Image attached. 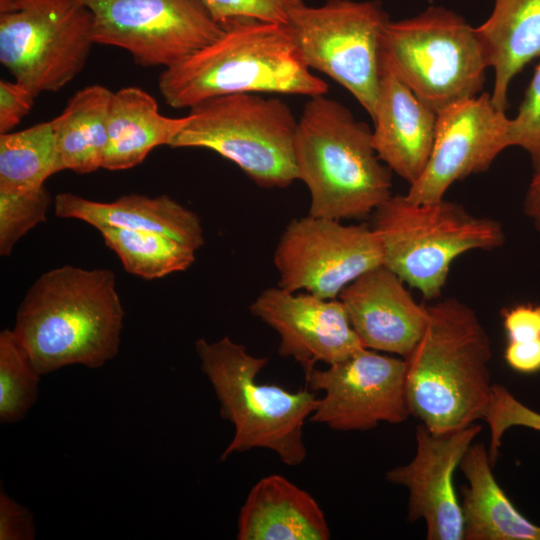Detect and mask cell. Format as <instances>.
Here are the masks:
<instances>
[{
    "label": "cell",
    "instance_id": "36",
    "mask_svg": "<svg viewBox=\"0 0 540 540\" xmlns=\"http://www.w3.org/2000/svg\"><path fill=\"white\" fill-rule=\"evenodd\" d=\"M533 168V176L524 200V212L540 232V162L533 164Z\"/></svg>",
    "mask_w": 540,
    "mask_h": 540
},
{
    "label": "cell",
    "instance_id": "2",
    "mask_svg": "<svg viewBox=\"0 0 540 540\" xmlns=\"http://www.w3.org/2000/svg\"><path fill=\"white\" fill-rule=\"evenodd\" d=\"M221 24L215 41L161 72L158 87L171 107L191 108L237 93L313 97L328 92L326 82L305 64L288 24L253 18Z\"/></svg>",
    "mask_w": 540,
    "mask_h": 540
},
{
    "label": "cell",
    "instance_id": "30",
    "mask_svg": "<svg viewBox=\"0 0 540 540\" xmlns=\"http://www.w3.org/2000/svg\"><path fill=\"white\" fill-rule=\"evenodd\" d=\"M508 145L527 151L533 164L540 162V63L518 113L509 120Z\"/></svg>",
    "mask_w": 540,
    "mask_h": 540
},
{
    "label": "cell",
    "instance_id": "20",
    "mask_svg": "<svg viewBox=\"0 0 540 540\" xmlns=\"http://www.w3.org/2000/svg\"><path fill=\"white\" fill-rule=\"evenodd\" d=\"M330 536L317 501L278 474L254 484L238 515V540H328Z\"/></svg>",
    "mask_w": 540,
    "mask_h": 540
},
{
    "label": "cell",
    "instance_id": "27",
    "mask_svg": "<svg viewBox=\"0 0 540 540\" xmlns=\"http://www.w3.org/2000/svg\"><path fill=\"white\" fill-rule=\"evenodd\" d=\"M40 374L12 329L0 333V422L14 424L29 412L38 397Z\"/></svg>",
    "mask_w": 540,
    "mask_h": 540
},
{
    "label": "cell",
    "instance_id": "15",
    "mask_svg": "<svg viewBox=\"0 0 540 540\" xmlns=\"http://www.w3.org/2000/svg\"><path fill=\"white\" fill-rule=\"evenodd\" d=\"M482 426L434 433L424 424L416 428V453L406 465L386 473L388 482L409 491L407 521L423 519L428 540H463L464 522L453 476Z\"/></svg>",
    "mask_w": 540,
    "mask_h": 540
},
{
    "label": "cell",
    "instance_id": "14",
    "mask_svg": "<svg viewBox=\"0 0 540 540\" xmlns=\"http://www.w3.org/2000/svg\"><path fill=\"white\" fill-rule=\"evenodd\" d=\"M509 120L491 94L455 102L437 112L435 139L421 176L405 194L414 203L444 198L451 185L488 170L508 145Z\"/></svg>",
    "mask_w": 540,
    "mask_h": 540
},
{
    "label": "cell",
    "instance_id": "18",
    "mask_svg": "<svg viewBox=\"0 0 540 540\" xmlns=\"http://www.w3.org/2000/svg\"><path fill=\"white\" fill-rule=\"evenodd\" d=\"M372 121V144L378 158L409 185L413 184L429 161L437 112L383 65Z\"/></svg>",
    "mask_w": 540,
    "mask_h": 540
},
{
    "label": "cell",
    "instance_id": "9",
    "mask_svg": "<svg viewBox=\"0 0 540 540\" xmlns=\"http://www.w3.org/2000/svg\"><path fill=\"white\" fill-rule=\"evenodd\" d=\"M93 44L81 0H0V62L36 97L71 82Z\"/></svg>",
    "mask_w": 540,
    "mask_h": 540
},
{
    "label": "cell",
    "instance_id": "6",
    "mask_svg": "<svg viewBox=\"0 0 540 540\" xmlns=\"http://www.w3.org/2000/svg\"><path fill=\"white\" fill-rule=\"evenodd\" d=\"M372 215L383 265L427 300L441 295L456 258L496 249L505 241L499 222L445 198L414 203L406 195H391Z\"/></svg>",
    "mask_w": 540,
    "mask_h": 540
},
{
    "label": "cell",
    "instance_id": "19",
    "mask_svg": "<svg viewBox=\"0 0 540 540\" xmlns=\"http://www.w3.org/2000/svg\"><path fill=\"white\" fill-rule=\"evenodd\" d=\"M54 211L57 217L78 219L96 229L113 226L162 233L196 251L205 243L199 216L168 195L131 193L99 202L62 192L54 199Z\"/></svg>",
    "mask_w": 540,
    "mask_h": 540
},
{
    "label": "cell",
    "instance_id": "8",
    "mask_svg": "<svg viewBox=\"0 0 540 540\" xmlns=\"http://www.w3.org/2000/svg\"><path fill=\"white\" fill-rule=\"evenodd\" d=\"M189 115L190 122L170 147L212 150L261 187L284 188L298 180V120L282 100L257 93L230 94L199 102Z\"/></svg>",
    "mask_w": 540,
    "mask_h": 540
},
{
    "label": "cell",
    "instance_id": "3",
    "mask_svg": "<svg viewBox=\"0 0 540 540\" xmlns=\"http://www.w3.org/2000/svg\"><path fill=\"white\" fill-rule=\"evenodd\" d=\"M422 337L406 361L411 416L443 433L483 420L491 390L489 336L476 312L456 298L428 306Z\"/></svg>",
    "mask_w": 540,
    "mask_h": 540
},
{
    "label": "cell",
    "instance_id": "11",
    "mask_svg": "<svg viewBox=\"0 0 540 540\" xmlns=\"http://www.w3.org/2000/svg\"><path fill=\"white\" fill-rule=\"evenodd\" d=\"M81 2L92 15L93 43L124 49L144 67H171L223 31L202 0Z\"/></svg>",
    "mask_w": 540,
    "mask_h": 540
},
{
    "label": "cell",
    "instance_id": "29",
    "mask_svg": "<svg viewBox=\"0 0 540 540\" xmlns=\"http://www.w3.org/2000/svg\"><path fill=\"white\" fill-rule=\"evenodd\" d=\"M483 420L490 429L488 452L493 466L498 456L501 439L509 428L522 426L540 432V413L524 405L501 384H493Z\"/></svg>",
    "mask_w": 540,
    "mask_h": 540
},
{
    "label": "cell",
    "instance_id": "28",
    "mask_svg": "<svg viewBox=\"0 0 540 540\" xmlns=\"http://www.w3.org/2000/svg\"><path fill=\"white\" fill-rule=\"evenodd\" d=\"M52 202L45 187L27 193L0 191V255H11L15 244L31 229L46 222Z\"/></svg>",
    "mask_w": 540,
    "mask_h": 540
},
{
    "label": "cell",
    "instance_id": "1",
    "mask_svg": "<svg viewBox=\"0 0 540 540\" xmlns=\"http://www.w3.org/2000/svg\"><path fill=\"white\" fill-rule=\"evenodd\" d=\"M124 317L111 269L63 265L31 284L12 330L42 376L74 364L102 367L119 352Z\"/></svg>",
    "mask_w": 540,
    "mask_h": 540
},
{
    "label": "cell",
    "instance_id": "24",
    "mask_svg": "<svg viewBox=\"0 0 540 540\" xmlns=\"http://www.w3.org/2000/svg\"><path fill=\"white\" fill-rule=\"evenodd\" d=\"M113 92L100 84L77 91L51 121L64 169L88 174L102 168Z\"/></svg>",
    "mask_w": 540,
    "mask_h": 540
},
{
    "label": "cell",
    "instance_id": "22",
    "mask_svg": "<svg viewBox=\"0 0 540 540\" xmlns=\"http://www.w3.org/2000/svg\"><path fill=\"white\" fill-rule=\"evenodd\" d=\"M191 116L160 114L156 100L138 87L113 92L108 114V142L102 168L125 170L140 164L154 148L170 146Z\"/></svg>",
    "mask_w": 540,
    "mask_h": 540
},
{
    "label": "cell",
    "instance_id": "4",
    "mask_svg": "<svg viewBox=\"0 0 540 540\" xmlns=\"http://www.w3.org/2000/svg\"><path fill=\"white\" fill-rule=\"evenodd\" d=\"M298 120V179L310 193L309 215L362 219L391 195L390 169L378 158L372 130L340 102L309 97Z\"/></svg>",
    "mask_w": 540,
    "mask_h": 540
},
{
    "label": "cell",
    "instance_id": "31",
    "mask_svg": "<svg viewBox=\"0 0 540 540\" xmlns=\"http://www.w3.org/2000/svg\"><path fill=\"white\" fill-rule=\"evenodd\" d=\"M214 19L221 23L234 18H253L288 24L291 12L304 0H202Z\"/></svg>",
    "mask_w": 540,
    "mask_h": 540
},
{
    "label": "cell",
    "instance_id": "12",
    "mask_svg": "<svg viewBox=\"0 0 540 540\" xmlns=\"http://www.w3.org/2000/svg\"><path fill=\"white\" fill-rule=\"evenodd\" d=\"M273 262L279 287L335 299L359 276L383 265V252L371 226L308 214L288 223Z\"/></svg>",
    "mask_w": 540,
    "mask_h": 540
},
{
    "label": "cell",
    "instance_id": "17",
    "mask_svg": "<svg viewBox=\"0 0 540 540\" xmlns=\"http://www.w3.org/2000/svg\"><path fill=\"white\" fill-rule=\"evenodd\" d=\"M338 299L365 348L406 358L426 328L428 306L412 297L386 266L373 268L347 285Z\"/></svg>",
    "mask_w": 540,
    "mask_h": 540
},
{
    "label": "cell",
    "instance_id": "32",
    "mask_svg": "<svg viewBox=\"0 0 540 540\" xmlns=\"http://www.w3.org/2000/svg\"><path fill=\"white\" fill-rule=\"evenodd\" d=\"M36 96L17 81H0V134L11 132L30 112Z\"/></svg>",
    "mask_w": 540,
    "mask_h": 540
},
{
    "label": "cell",
    "instance_id": "25",
    "mask_svg": "<svg viewBox=\"0 0 540 540\" xmlns=\"http://www.w3.org/2000/svg\"><path fill=\"white\" fill-rule=\"evenodd\" d=\"M63 170L51 121L0 134V191H36Z\"/></svg>",
    "mask_w": 540,
    "mask_h": 540
},
{
    "label": "cell",
    "instance_id": "13",
    "mask_svg": "<svg viewBox=\"0 0 540 540\" xmlns=\"http://www.w3.org/2000/svg\"><path fill=\"white\" fill-rule=\"evenodd\" d=\"M307 388L323 392L309 420L336 431H365L411 416L406 361L368 348L305 373Z\"/></svg>",
    "mask_w": 540,
    "mask_h": 540
},
{
    "label": "cell",
    "instance_id": "21",
    "mask_svg": "<svg viewBox=\"0 0 540 540\" xmlns=\"http://www.w3.org/2000/svg\"><path fill=\"white\" fill-rule=\"evenodd\" d=\"M459 466L467 479L460 503L463 540H540V526L525 518L497 483L483 443L471 444Z\"/></svg>",
    "mask_w": 540,
    "mask_h": 540
},
{
    "label": "cell",
    "instance_id": "10",
    "mask_svg": "<svg viewBox=\"0 0 540 540\" xmlns=\"http://www.w3.org/2000/svg\"><path fill=\"white\" fill-rule=\"evenodd\" d=\"M389 18L378 1L327 0L302 4L289 17L300 54L349 91L373 119L383 65L382 35Z\"/></svg>",
    "mask_w": 540,
    "mask_h": 540
},
{
    "label": "cell",
    "instance_id": "26",
    "mask_svg": "<svg viewBox=\"0 0 540 540\" xmlns=\"http://www.w3.org/2000/svg\"><path fill=\"white\" fill-rule=\"evenodd\" d=\"M97 230L125 270L143 279H159L186 271L196 259L195 249L162 233L113 226H101Z\"/></svg>",
    "mask_w": 540,
    "mask_h": 540
},
{
    "label": "cell",
    "instance_id": "34",
    "mask_svg": "<svg viewBox=\"0 0 540 540\" xmlns=\"http://www.w3.org/2000/svg\"><path fill=\"white\" fill-rule=\"evenodd\" d=\"M36 527L32 513L10 498L0 494V540H33Z\"/></svg>",
    "mask_w": 540,
    "mask_h": 540
},
{
    "label": "cell",
    "instance_id": "16",
    "mask_svg": "<svg viewBox=\"0 0 540 540\" xmlns=\"http://www.w3.org/2000/svg\"><path fill=\"white\" fill-rule=\"evenodd\" d=\"M249 311L279 335L278 354L293 358L305 373L318 362L331 365L365 348L338 298L270 287Z\"/></svg>",
    "mask_w": 540,
    "mask_h": 540
},
{
    "label": "cell",
    "instance_id": "7",
    "mask_svg": "<svg viewBox=\"0 0 540 540\" xmlns=\"http://www.w3.org/2000/svg\"><path fill=\"white\" fill-rule=\"evenodd\" d=\"M381 55L382 64L436 112L477 96L489 68L476 28L441 6L389 20Z\"/></svg>",
    "mask_w": 540,
    "mask_h": 540
},
{
    "label": "cell",
    "instance_id": "33",
    "mask_svg": "<svg viewBox=\"0 0 540 540\" xmlns=\"http://www.w3.org/2000/svg\"><path fill=\"white\" fill-rule=\"evenodd\" d=\"M507 342L527 343L540 339V305L520 303L501 311Z\"/></svg>",
    "mask_w": 540,
    "mask_h": 540
},
{
    "label": "cell",
    "instance_id": "23",
    "mask_svg": "<svg viewBox=\"0 0 540 540\" xmlns=\"http://www.w3.org/2000/svg\"><path fill=\"white\" fill-rule=\"evenodd\" d=\"M475 28L494 70L491 100L506 112L511 81L540 56V0H494L490 16Z\"/></svg>",
    "mask_w": 540,
    "mask_h": 540
},
{
    "label": "cell",
    "instance_id": "35",
    "mask_svg": "<svg viewBox=\"0 0 540 540\" xmlns=\"http://www.w3.org/2000/svg\"><path fill=\"white\" fill-rule=\"evenodd\" d=\"M504 359L510 368L523 374H533L540 371V339L516 343L507 342Z\"/></svg>",
    "mask_w": 540,
    "mask_h": 540
},
{
    "label": "cell",
    "instance_id": "5",
    "mask_svg": "<svg viewBox=\"0 0 540 540\" xmlns=\"http://www.w3.org/2000/svg\"><path fill=\"white\" fill-rule=\"evenodd\" d=\"M195 350L219 402L220 416L234 427L220 460L263 448L288 466L301 465L307 457L303 428L318 405L316 393L258 382L269 358L251 355L228 336L214 342L198 339Z\"/></svg>",
    "mask_w": 540,
    "mask_h": 540
}]
</instances>
